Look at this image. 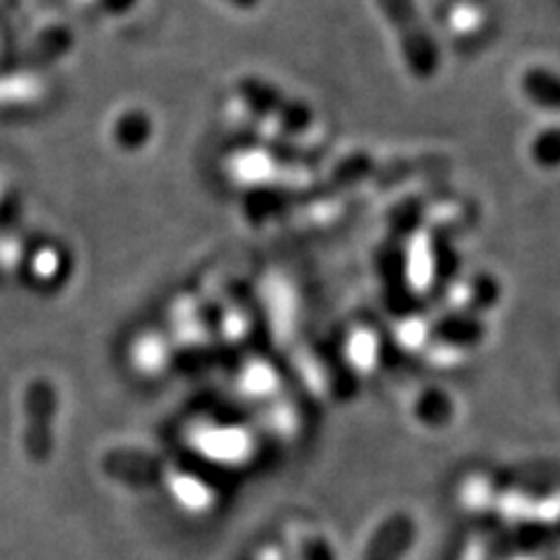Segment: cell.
Wrapping results in <instances>:
<instances>
[{"instance_id": "cell-1", "label": "cell", "mask_w": 560, "mask_h": 560, "mask_svg": "<svg viewBox=\"0 0 560 560\" xmlns=\"http://www.w3.org/2000/svg\"><path fill=\"white\" fill-rule=\"evenodd\" d=\"M378 10L395 28L407 68L420 80H430L440 68V47L423 26L413 0H376Z\"/></svg>"}, {"instance_id": "cell-2", "label": "cell", "mask_w": 560, "mask_h": 560, "mask_svg": "<svg viewBox=\"0 0 560 560\" xmlns=\"http://www.w3.org/2000/svg\"><path fill=\"white\" fill-rule=\"evenodd\" d=\"M521 92L541 110L560 113V73L547 66H533L521 75Z\"/></svg>"}, {"instance_id": "cell-3", "label": "cell", "mask_w": 560, "mask_h": 560, "mask_svg": "<svg viewBox=\"0 0 560 560\" xmlns=\"http://www.w3.org/2000/svg\"><path fill=\"white\" fill-rule=\"evenodd\" d=\"M241 98L255 115H273V117L280 110V105L285 103L283 92H278L271 82L257 80V78H245L241 82Z\"/></svg>"}, {"instance_id": "cell-4", "label": "cell", "mask_w": 560, "mask_h": 560, "mask_svg": "<svg viewBox=\"0 0 560 560\" xmlns=\"http://www.w3.org/2000/svg\"><path fill=\"white\" fill-rule=\"evenodd\" d=\"M530 156L539 168H547V171L560 168V127L541 129L530 140Z\"/></svg>"}, {"instance_id": "cell-5", "label": "cell", "mask_w": 560, "mask_h": 560, "mask_svg": "<svg viewBox=\"0 0 560 560\" xmlns=\"http://www.w3.org/2000/svg\"><path fill=\"white\" fill-rule=\"evenodd\" d=\"M276 119L288 133H304L311 127L313 115H311V108L306 103L285 101L283 105H280V110L276 113Z\"/></svg>"}, {"instance_id": "cell-6", "label": "cell", "mask_w": 560, "mask_h": 560, "mask_svg": "<svg viewBox=\"0 0 560 560\" xmlns=\"http://www.w3.org/2000/svg\"><path fill=\"white\" fill-rule=\"evenodd\" d=\"M230 3H234L236 8H243V10H250L259 3V0H230Z\"/></svg>"}]
</instances>
